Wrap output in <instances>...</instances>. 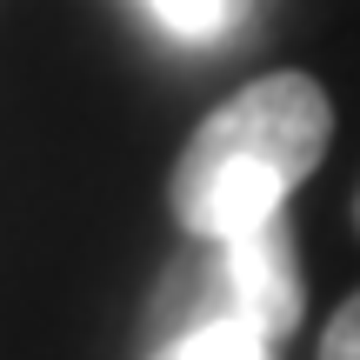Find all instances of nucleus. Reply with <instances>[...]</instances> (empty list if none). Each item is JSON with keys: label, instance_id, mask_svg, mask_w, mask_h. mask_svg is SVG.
<instances>
[{"label": "nucleus", "instance_id": "nucleus-2", "mask_svg": "<svg viewBox=\"0 0 360 360\" xmlns=\"http://www.w3.org/2000/svg\"><path fill=\"white\" fill-rule=\"evenodd\" d=\"M300 307H307V294H300L294 227H287V214H267V220H254L240 233L207 240V254H193L174 274V287H167V321H174L167 340L200 327V321H220V314L227 321H247L267 340H281V334L300 327Z\"/></svg>", "mask_w": 360, "mask_h": 360}, {"label": "nucleus", "instance_id": "nucleus-7", "mask_svg": "<svg viewBox=\"0 0 360 360\" xmlns=\"http://www.w3.org/2000/svg\"><path fill=\"white\" fill-rule=\"evenodd\" d=\"M354 227H360V193H354Z\"/></svg>", "mask_w": 360, "mask_h": 360}, {"label": "nucleus", "instance_id": "nucleus-3", "mask_svg": "<svg viewBox=\"0 0 360 360\" xmlns=\"http://www.w3.org/2000/svg\"><path fill=\"white\" fill-rule=\"evenodd\" d=\"M167 347H174V360H274V354H267L274 340L254 334L247 321H227V314H220V321L187 327V334H174Z\"/></svg>", "mask_w": 360, "mask_h": 360}, {"label": "nucleus", "instance_id": "nucleus-6", "mask_svg": "<svg viewBox=\"0 0 360 360\" xmlns=\"http://www.w3.org/2000/svg\"><path fill=\"white\" fill-rule=\"evenodd\" d=\"M147 360H174V347H167V340H160V347H154V354H147Z\"/></svg>", "mask_w": 360, "mask_h": 360}, {"label": "nucleus", "instance_id": "nucleus-1", "mask_svg": "<svg viewBox=\"0 0 360 360\" xmlns=\"http://www.w3.org/2000/svg\"><path fill=\"white\" fill-rule=\"evenodd\" d=\"M334 141V101L314 74H260L193 127L174 160V220L193 240L240 233L287 214V193L321 167Z\"/></svg>", "mask_w": 360, "mask_h": 360}, {"label": "nucleus", "instance_id": "nucleus-5", "mask_svg": "<svg viewBox=\"0 0 360 360\" xmlns=\"http://www.w3.org/2000/svg\"><path fill=\"white\" fill-rule=\"evenodd\" d=\"M321 360H360V294H347V307L327 321V334H321Z\"/></svg>", "mask_w": 360, "mask_h": 360}, {"label": "nucleus", "instance_id": "nucleus-4", "mask_svg": "<svg viewBox=\"0 0 360 360\" xmlns=\"http://www.w3.org/2000/svg\"><path fill=\"white\" fill-rule=\"evenodd\" d=\"M147 13L174 40H220L233 27V13H240V0H147Z\"/></svg>", "mask_w": 360, "mask_h": 360}]
</instances>
